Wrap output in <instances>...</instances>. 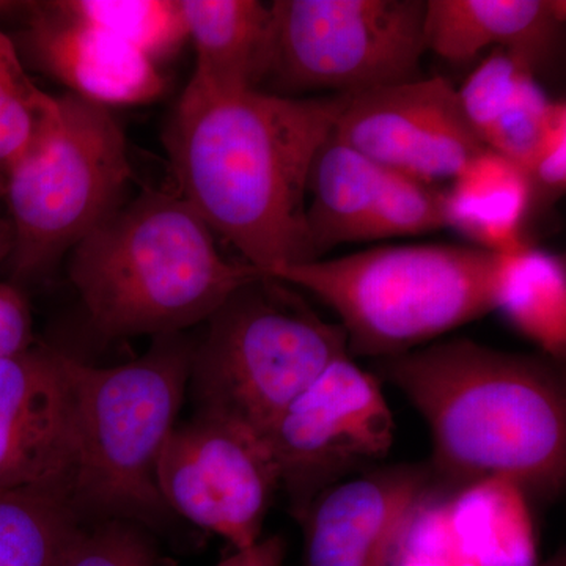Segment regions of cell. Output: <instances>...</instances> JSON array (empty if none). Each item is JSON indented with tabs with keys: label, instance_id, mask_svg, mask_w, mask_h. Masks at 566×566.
<instances>
[{
	"label": "cell",
	"instance_id": "cell-1",
	"mask_svg": "<svg viewBox=\"0 0 566 566\" xmlns=\"http://www.w3.org/2000/svg\"><path fill=\"white\" fill-rule=\"evenodd\" d=\"M348 99L182 92L166 139L177 192L259 273L314 262L308 177Z\"/></svg>",
	"mask_w": 566,
	"mask_h": 566
},
{
	"label": "cell",
	"instance_id": "cell-2",
	"mask_svg": "<svg viewBox=\"0 0 566 566\" xmlns=\"http://www.w3.org/2000/svg\"><path fill=\"white\" fill-rule=\"evenodd\" d=\"M430 428L433 479L501 482L539 495L566 475V385L557 360L469 340L433 342L376 360Z\"/></svg>",
	"mask_w": 566,
	"mask_h": 566
},
{
	"label": "cell",
	"instance_id": "cell-3",
	"mask_svg": "<svg viewBox=\"0 0 566 566\" xmlns=\"http://www.w3.org/2000/svg\"><path fill=\"white\" fill-rule=\"evenodd\" d=\"M259 271L230 262L177 191L125 200L70 252L69 275L103 337L182 334Z\"/></svg>",
	"mask_w": 566,
	"mask_h": 566
},
{
	"label": "cell",
	"instance_id": "cell-4",
	"mask_svg": "<svg viewBox=\"0 0 566 566\" xmlns=\"http://www.w3.org/2000/svg\"><path fill=\"white\" fill-rule=\"evenodd\" d=\"M268 275L333 308L349 357L378 360L497 311L504 253L472 244H387Z\"/></svg>",
	"mask_w": 566,
	"mask_h": 566
},
{
	"label": "cell",
	"instance_id": "cell-5",
	"mask_svg": "<svg viewBox=\"0 0 566 566\" xmlns=\"http://www.w3.org/2000/svg\"><path fill=\"white\" fill-rule=\"evenodd\" d=\"M192 344L161 335L132 363L96 367L63 353L74 434L71 501L82 520L169 515L156 469L188 392Z\"/></svg>",
	"mask_w": 566,
	"mask_h": 566
},
{
	"label": "cell",
	"instance_id": "cell-6",
	"mask_svg": "<svg viewBox=\"0 0 566 566\" xmlns=\"http://www.w3.org/2000/svg\"><path fill=\"white\" fill-rule=\"evenodd\" d=\"M207 323L189 368L196 411L262 434L334 360L348 356L340 324L323 319L271 275L238 289Z\"/></svg>",
	"mask_w": 566,
	"mask_h": 566
},
{
	"label": "cell",
	"instance_id": "cell-7",
	"mask_svg": "<svg viewBox=\"0 0 566 566\" xmlns=\"http://www.w3.org/2000/svg\"><path fill=\"white\" fill-rule=\"evenodd\" d=\"M133 178L128 145L109 107L73 93L55 107L6 174L14 281L52 270L123 202Z\"/></svg>",
	"mask_w": 566,
	"mask_h": 566
},
{
	"label": "cell",
	"instance_id": "cell-8",
	"mask_svg": "<svg viewBox=\"0 0 566 566\" xmlns=\"http://www.w3.org/2000/svg\"><path fill=\"white\" fill-rule=\"evenodd\" d=\"M424 0H275L259 92L356 95L422 77Z\"/></svg>",
	"mask_w": 566,
	"mask_h": 566
},
{
	"label": "cell",
	"instance_id": "cell-9",
	"mask_svg": "<svg viewBox=\"0 0 566 566\" xmlns=\"http://www.w3.org/2000/svg\"><path fill=\"white\" fill-rule=\"evenodd\" d=\"M263 436L290 513L303 523L319 495L389 455L395 420L378 376L344 356L294 398Z\"/></svg>",
	"mask_w": 566,
	"mask_h": 566
},
{
	"label": "cell",
	"instance_id": "cell-10",
	"mask_svg": "<svg viewBox=\"0 0 566 566\" xmlns=\"http://www.w3.org/2000/svg\"><path fill=\"white\" fill-rule=\"evenodd\" d=\"M166 509L221 536L234 551L262 539L281 491L266 439L248 424L196 411L174 428L156 469Z\"/></svg>",
	"mask_w": 566,
	"mask_h": 566
},
{
	"label": "cell",
	"instance_id": "cell-11",
	"mask_svg": "<svg viewBox=\"0 0 566 566\" xmlns=\"http://www.w3.org/2000/svg\"><path fill=\"white\" fill-rule=\"evenodd\" d=\"M334 137L386 169L433 185L452 180L485 150L458 88L442 77L349 95Z\"/></svg>",
	"mask_w": 566,
	"mask_h": 566
},
{
	"label": "cell",
	"instance_id": "cell-12",
	"mask_svg": "<svg viewBox=\"0 0 566 566\" xmlns=\"http://www.w3.org/2000/svg\"><path fill=\"white\" fill-rule=\"evenodd\" d=\"M63 353L33 345L0 359V491L71 495L74 434Z\"/></svg>",
	"mask_w": 566,
	"mask_h": 566
},
{
	"label": "cell",
	"instance_id": "cell-13",
	"mask_svg": "<svg viewBox=\"0 0 566 566\" xmlns=\"http://www.w3.org/2000/svg\"><path fill=\"white\" fill-rule=\"evenodd\" d=\"M433 483L430 464H398L331 488L301 523L304 566H390Z\"/></svg>",
	"mask_w": 566,
	"mask_h": 566
},
{
	"label": "cell",
	"instance_id": "cell-14",
	"mask_svg": "<svg viewBox=\"0 0 566 566\" xmlns=\"http://www.w3.org/2000/svg\"><path fill=\"white\" fill-rule=\"evenodd\" d=\"M25 20L29 55L69 93L109 107L156 102L166 91V77L150 59L54 3H29Z\"/></svg>",
	"mask_w": 566,
	"mask_h": 566
},
{
	"label": "cell",
	"instance_id": "cell-15",
	"mask_svg": "<svg viewBox=\"0 0 566 566\" xmlns=\"http://www.w3.org/2000/svg\"><path fill=\"white\" fill-rule=\"evenodd\" d=\"M565 17L558 0H424V48L455 63L502 50L536 71L556 50Z\"/></svg>",
	"mask_w": 566,
	"mask_h": 566
},
{
	"label": "cell",
	"instance_id": "cell-16",
	"mask_svg": "<svg viewBox=\"0 0 566 566\" xmlns=\"http://www.w3.org/2000/svg\"><path fill=\"white\" fill-rule=\"evenodd\" d=\"M461 104L483 147L520 164L527 172L558 103L523 59L490 51L458 88Z\"/></svg>",
	"mask_w": 566,
	"mask_h": 566
},
{
	"label": "cell",
	"instance_id": "cell-17",
	"mask_svg": "<svg viewBox=\"0 0 566 566\" xmlns=\"http://www.w3.org/2000/svg\"><path fill=\"white\" fill-rule=\"evenodd\" d=\"M196 71L189 84L212 93L259 92L271 43V3L181 0Z\"/></svg>",
	"mask_w": 566,
	"mask_h": 566
},
{
	"label": "cell",
	"instance_id": "cell-18",
	"mask_svg": "<svg viewBox=\"0 0 566 566\" xmlns=\"http://www.w3.org/2000/svg\"><path fill=\"white\" fill-rule=\"evenodd\" d=\"M450 181L446 229L493 253H512L528 244L524 222L535 191L520 164L485 148Z\"/></svg>",
	"mask_w": 566,
	"mask_h": 566
},
{
	"label": "cell",
	"instance_id": "cell-19",
	"mask_svg": "<svg viewBox=\"0 0 566 566\" xmlns=\"http://www.w3.org/2000/svg\"><path fill=\"white\" fill-rule=\"evenodd\" d=\"M386 167L349 145L331 139L312 164L307 186L308 244L314 260L340 244L363 243V234L381 193Z\"/></svg>",
	"mask_w": 566,
	"mask_h": 566
},
{
	"label": "cell",
	"instance_id": "cell-20",
	"mask_svg": "<svg viewBox=\"0 0 566 566\" xmlns=\"http://www.w3.org/2000/svg\"><path fill=\"white\" fill-rule=\"evenodd\" d=\"M499 312L551 359L566 352V270L554 253L526 244L504 253Z\"/></svg>",
	"mask_w": 566,
	"mask_h": 566
},
{
	"label": "cell",
	"instance_id": "cell-21",
	"mask_svg": "<svg viewBox=\"0 0 566 566\" xmlns=\"http://www.w3.org/2000/svg\"><path fill=\"white\" fill-rule=\"evenodd\" d=\"M82 524L66 491H0V566H61Z\"/></svg>",
	"mask_w": 566,
	"mask_h": 566
},
{
	"label": "cell",
	"instance_id": "cell-22",
	"mask_svg": "<svg viewBox=\"0 0 566 566\" xmlns=\"http://www.w3.org/2000/svg\"><path fill=\"white\" fill-rule=\"evenodd\" d=\"M55 9L102 29L153 63L172 59L189 40L181 0H62Z\"/></svg>",
	"mask_w": 566,
	"mask_h": 566
},
{
	"label": "cell",
	"instance_id": "cell-23",
	"mask_svg": "<svg viewBox=\"0 0 566 566\" xmlns=\"http://www.w3.org/2000/svg\"><path fill=\"white\" fill-rule=\"evenodd\" d=\"M55 107V96L36 87L13 41L0 31V175L29 147Z\"/></svg>",
	"mask_w": 566,
	"mask_h": 566
},
{
	"label": "cell",
	"instance_id": "cell-24",
	"mask_svg": "<svg viewBox=\"0 0 566 566\" xmlns=\"http://www.w3.org/2000/svg\"><path fill=\"white\" fill-rule=\"evenodd\" d=\"M446 229V189L386 169L381 193L363 234V243L419 237Z\"/></svg>",
	"mask_w": 566,
	"mask_h": 566
},
{
	"label": "cell",
	"instance_id": "cell-25",
	"mask_svg": "<svg viewBox=\"0 0 566 566\" xmlns=\"http://www.w3.org/2000/svg\"><path fill=\"white\" fill-rule=\"evenodd\" d=\"M61 566H156L150 542L140 524L102 520L82 524Z\"/></svg>",
	"mask_w": 566,
	"mask_h": 566
},
{
	"label": "cell",
	"instance_id": "cell-26",
	"mask_svg": "<svg viewBox=\"0 0 566 566\" xmlns=\"http://www.w3.org/2000/svg\"><path fill=\"white\" fill-rule=\"evenodd\" d=\"M534 191L562 193L566 186V106L558 103L527 167Z\"/></svg>",
	"mask_w": 566,
	"mask_h": 566
},
{
	"label": "cell",
	"instance_id": "cell-27",
	"mask_svg": "<svg viewBox=\"0 0 566 566\" xmlns=\"http://www.w3.org/2000/svg\"><path fill=\"white\" fill-rule=\"evenodd\" d=\"M31 305L20 286L0 282V359L33 346Z\"/></svg>",
	"mask_w": 566,
	"mask_h": 566
},
{
	"label": "cell",
	"instance_id": "cell-28",
	"mask_svg": "<svg viewBox=\"0 0 566 566\" xmlns=\"http://www.w3.org/2000/svg\"><path fill=\"white\" fill-rule=\"evenodd\" d=\"M286 546L282 536L275 535L260 539L248 549L234 551L232 556L223 558L216 566H282Z\"/></svg>",
	"mask_w": 566,
	"mask_h": 566
},
{
	"label": "cell",
	"instance_id": "cell-29",
	"mask_svg": "<svg viewBox=\"0 0 566 566\" xmlns=\"http://www.w3.org/2000/svg\"><path fill=\"white\" fill-rule=\"evenodd\" d=\"M11 248H13V229L9 218H0V264L7 263Z\"/></svg>",
	"mask_w": 566,
	"mask_h": 566
},
{
	"label": "cell",
	"instance_id": "cell-30",
	"mask_svg": "<svg viewBox=\"0 0 566 566\" xmlns=\"http://www.w3.org/2000/svg\"><path fill=\"white\" fill-rule=\"evenodd\" d=\"M3 189H6V178L0 175V200L3 199Z\"/></svg>",
	"mask_w": 566,
	"mask_h": 566
}]
</instances>
